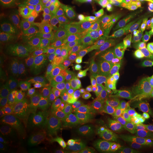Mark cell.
Masks as SVG:
<instances>
[{
	"instance_id": "1f68e13d",
	"label": "cell",
	"mask_w": 153,
	"mask_h": 153,
	"mask_svg": "<svg viewBox=\"0 0 153 153\" xmlns=\"http://www.w3.org/2000/svg\"><path fill=\"white\" fill-rule=\"evenodd\" d=\"M153 90V81L134 85L129 90L139 102L148 93Z\"/></svg>"
},
{
	"instance_id": "7402d4cb",
	"label": "cell",
	"mask_w": 153,
	"mask_h": 153,
	"mask_svg": "<svg viewBox=\"0 0 153 153\" xmlns=\"http://www.w3.org/2000/svg\"><path fill=\"white\" fill-rule=\"evenodd\" d=\"M124 138L116 131H113L105 139L103 145L92 153H111L120 149Z\"/></svg>"
},
{
	"instance_id": "4dcf8cb0",
	"label": "cell",
	"mask_w": 153,
	"mask_h": 153,
	"mask_svg": "<svg viewBox=\"0 0 153 153\" xmlns=\"http://www.w3.org/2000/svg\"><path fill=\"white\" fill-rule=\"evenodd\" d=\"M105 30V28H93L86 26L85 31L87 34V38L83 43L100 46V43Z\"/></svg>"
},
{
	"instance_id": "44dd1931",
	"label": "cell",
	"mask_w": 153,
	"mask_h": 153,
	"mask_svg": "<svg viewBox=\"0 0 153 153\" xmlns=\"http://www.w3.org/2000/svg\"><path fill=\"white\" fill-rule=\"evenodd\" d=\"M115 38L118 41L124 55L128 54V52L133 48H137L139 42L137 39L129 31L123 33H114Z\"/></svg>"
},
{
	"instance_id": "816d5d0a",
	"label": "cell",
	"mask_w": 153,
	"mask_h": 153,
	"mask_svg": "<svg viewBox=\"0 0 153 153\" xmlns=\"http://www.w3.org/2000/svg\"><path fill=\"white\" fill-rule=\"evenodd\" d=\"M140 47L142 48H144L153 49V44H142Z\"/></svg>"
},
{
	"instance_id": "ab89813d",
	"label": "cell",
	"mask_w": 153,
	"mask_h": 153,
	"mask_svg": "<svg viewBox=\"0 0 153 153\" xmlns=\"http://www.w3.org/2000/svg\"><path fill=\"white\" fill-rule=\"evenodd\" d=\"M71 35L65 31L61 30L60 33L53 37H47V40L56 43L60 44L62 46H65L68 45V43L69 40Z\"/></svg>"
},
{
	"instance_id": "5b68a950",
	"label": "cell",
	"mask_w": 153,
	"mask_h": 153,
	"mask_svg": "<svg viewBox=\"0 0 153 153\" xmlns=\"http://www.w3.org/2000/svg\"><path fill=\"white\" fill-rule=\"evenodd\" d=\"M78 64V57L72 51H65L47 66L45 76L51 84L61 76L72 71Z\"/></svg>"
},
{
	"instance_id": "680465c9",
	"label": "cell",
	"mask_w": 153,
	"mask_h": 153,
	"mask_svg": "<svg viewBox=\"0 0 153 153\" xmlns=\"http://www.w3.org/2000/svg\"><path fill=\"white\" fill-rule=\"evenodd\" d=\"M25 153V152H21V153Z\"/></svg>"
},
{
	"instance_id": "8d00e7d4",
	"label": "cell",
	"mask_w": 153,
	"mask_h": 153,
	"mask_svg": "<svg viewBox=\"0 0 153 153\" xmlns=\"http://www.w3.org/2000/svg\"><path fill=\"white\" fill-rule=\"evenodd\" d=\"M153 117V105L144 106L137 111L134 117L148 125Z\"/></svg>"
},
{
	"instance_id": "9f6ffc18",
	"label": "cell",
	"mask_w": 153,
	"mask_h": 153,
	"mask_svg": "<svg viewBox=\"0 0 153 153\" xmlns=\"http://www.w3.org/2000/svg\"><path fill=\"white\" fill-rule=\"evenodd\" d=\"M87 153L86 152H74V153Z\"/></svg>"
},
{
	"instance_id": "db71d44e",
	"label": "cell",
	"mask_w": 153,
	"mask_h": 153,
	"mask_svg": "<svg viewBox=\"0 0 153 153\" xmlns=\"http://www.w3.org/2000/svg\"><path fill=\"white\" fill-rule=\"evenodd\" d=\"M149 137L151 140L153 141V129H151V131H149Z\"/></svg>"
},
{
	"instance_id": "9c48e42d",
	"label": "cell",
	"mask_w": 153,
	"mask_h": 153,
	"mask_svg": "<svg viewBox=\"0 0 153 153\" xmlns=\"http://www.w3.org/2000/svg\"><path fill=\"white\" fill-rule=\"evenodd\" d=\"M121 13L124 14L133 31L141 38L149 36L152 31V28L144 14L139 11L131 10L124 7L123 8Z\"/></svg>"
},
{
	"instance_id": "ba28073f",
	"label": "cell",
	"mask_w": 153,
	"mask_h": 153,
	"mask_svg": "<svg viewBox=\"0 0 153 153\" xmlns=\"http://www.w3.org/2000/svg\"><path fill=\"white\" fill-rule=\"evenodd\" d=\"M30 69L1 64L0 66L1 83L6 86H11L26 82L32 78L33 74Z\"/></svg>"
},
{
	"instance_id": "4316f807",
	"label": "cell",
	"mask_w": 153,
	"mask_h": 153,
	"mask_svg": "<svg viewBox=\"0 0 153 153\" xmlns=\"http://www.w3.org/2000/svg\"><path fill=\"white\" fill-rule=\"evenodd\" d=\"M137 100L129 91L126 93L121 108L127 115L128 120L135 116L137 112Z\"/></svg>"
},
{
	"instance_id": "83f0119b",
	"label": "cell",
	"mask_w": 153,
	"mask_h": 153,
	"mask_svg": "<svg viewBox=\"0 0 153 153\" xmlns=\"http://www.w3.org/2000/svg\"><path fill=\"white\" fill-rule=\"evenodd\" d=\"M113 131L109 130L105 126L98 127L94 133L93 141L91 145L90 153H92L100 148L104 143L107 137Z\"/></svg>"
},
{
	"instance_id": "94428289",
	"label": "cell",
	"mask_w": 153,
	"mask_h": 153,
	"mask_svg": "<svg viewBox=\"0 0 153 153\" xmlns=\"http://www.w3.org/2000/svg\"></svg>"
},
{
	"instance_id": "74e56055",
	"label": "cell",
	"mask_w": 153,
	"mask_h": 153,
	"mask_svg": "<svg viewBox=\"0 0 153 153\" xmlns=\"http://www.w3.org/2000/svg\"><path fill=\"white\" fill-rule=\"evenodd\" d=\"M99 18L102 25L105 28H110L112 26L115 19L117 16H115L108 8L103 7L98 15Z\"/></svg>"
},
{
	"instance_id": "8992f818",
	"label": "cell",
	"mask_w": 153,
	"mask_h": 153,
	"mask_svg": "<svg viewBox=\"0 0 153 153\" xmlns=\"http://www.w3.org/2000/svg\"><path fill=\"white\" fill-rule=\"evenodd\" d=\"M69 51L74 52L78 57V64L85 67L96 66L103 64L106 56L100 46L83 44L81 45H69Z\"/></svg>"
},
{
	"instance_id": "6f0895ef",
	"label": "cell",
	"mask_w": 153,
	"mask_h": 153,
	"mask_svg": "<svg viewBox=\"0 0 153 153\" xmlns=\"http://www.w3.org/2000/svg\"><path fill=\"white\" fill-rule=\"evenodd\" d=\"M149 153H153V152H152L151 151H150V152H149Z\"/></svg>"
},
{
	"instance_id": "4fadbf2b",
	"label": "cell",
	"mask_w": 153,
	"mask_h": 153,
	"mask_svg": "<svg viewBox=\"0 0 153 153\" xmlns=\"http://www.w3.org/2000/svg\"><path fill=\"white\" fill-rule=\"evenodd\" d=\"M72 71L76 72L82 76H90L100 80L102 85L105 86L112 79L109 68L104 63L101 65L85 67L76 64Z\"/></svg>"
},
{
	"instance_id": "d590c367",
	"label": "cell",
	"mask_w": 153,
	"mask_h": 153,
	"mask_svg": "<svg viewBox=\"0 0 153 153\" xmlns=\"http://www.w3.org/2000/svg\"><path fill=\"white\" fill-rule=\"evenodd\" d=\"M93 111L97 120L102 126H104L106 124L109 119V116L114 112L113 109L111 108L109 105L105 107L94 109Z\"/></svg>"
},
{
	"instance_id": "d6a6232c",
	"label": "cell",
	"mask_w": 153,
	"mask_h": 153,
	"mask_svg": "<svg viewBox=\"0 0 153 153\" xmlns=\"http://www.w3.org/2000/svg\"><path fill=\"white\" fill-rule=\"evenodd\" d=\"M111 99L112 95H107L99 91L91 97V107H93L94 109H97L108 106Z\"/></svg>"
},
{
	"instance_id": "bcb514c9",
	"label": "cell",
	"mask_w": 153,
	"mask_h": 153,
	"mask_svg": "<svg viewBox=\"0 0 153 153\" xmlns=\"http://www.w3.org/2000/svg\"><path fill=\"white\" fill-rule=\"evenodd\" d=\"M76 27L72 23L71 21L69 19L66 20L64 23L62 30L66 33H69L70 35H73L74 33L76 32Z\"/></svg>"
},
{
	"instance_id": "6da1fadb",
	"label": "cell",
	"mask_w": 153,
	"mask_h": 153,
	"mask_svg": "<svg viewBox=\"0 0 153 153\" xmlns=\"http://www.w3.org/2000/svg\"><path fill=\"white\" fill-rule=\"evenodd\" d=\"M13 103L17 109L38 115H49L63 105L61 99L51 90L43 88H22L15 92Z\"/></svg>"
},
{
	"instance_id": "277c9868",
	"label": "cell",
	"mask_w": 153,
	"mask_h": 153,
	"mask_svg": "<svg viewBox=\"0 0 153 153\" xmlns=\"http://www.w3.org/2000/svg\"><path fill=\"white\" fill-rule=\"evenodd\" d=\"M83 76L71 71L63 75L51 84V90L57 94L62 100L63 105L76 98L75 94Z\"/></svg>"
},
{
	"instance_id": "91938a15",
	"label": "cell",
	"mask_w": 153,
	"mask_h": 153,
	"mask_svg": "<svg viewBox=\"0 0 153 153\" xmlns=\"http://www.w3.org/2000/svg\"><path fill=\"white\" fill-rule=\"evenodd\" d=\"M152 1H153V0H152Z\"/></svg>"
},
{
	"instance_id": "f6af8a7d",
	"label": "cell",
	"mask_w": 153,
	"mask_h": 153,
	"mask_svg": "<svg viewBox=\"0 0 153 153\" xmlns=\"http://www.w3.org/2000/svg\"><path fill=\"white\" fill-rule=\"evenodd\" d=\"M134 148V145L132 141L131 138H124L122 141L120 149H123L126 152L131 153Z\"/></svg>"
},
{
	"instance_id": "b9f144b4",
	"label": "cell",
	"mask_w": 153,
	"mask_h": 153,
	"mask_svg": "<svg viewBox=\"0 0 153 153\" xmlns=\"http://www.w3.org/2000/svg\"><path fill=\"white\" fill-rule=\"evenodd\" d=\"M125 95L126 93H121L112 95V99L109 106L113 109L114 111L121 108Z\"/></svg>"
},
{
	"instance_id": "681fc988",
	"label": "cell",
	"mask_w": 153,
	"mask_h": 153,
	"mask_svg": "<svg viewBox=\"0 0 153 153\" xmlns=\"http://www.w3.org/2000/svg\"><path fill=\"white\" fill-rule=\"evenodd\" d=\"M83 4L86 8L88 10L95 4H96L98 2L101 1V0H82Z\"/></svg>"
},
{
	"instance_id": "f546056e",
	"label": "cell",
	"mask_w": 153,
	"mask_h": 153,
	"mask_svg": "<svg viewBox=\"0 0 153 153\" xmlns=\"http://www.w3.org/2000/svg\"><path fill=\"white\" fill-rule=\"evenodd\" d=\"M88 13V9L84 5L83 1L81 0L79 4L70 12V20L77 27L85 21Z\"/></svg>"
},
{
	"instance_id": "603a6c76",
	"label": "cell",
	"mask_w": 153,
	"mask_h": 153,
	"mask_svg": "<svg viewBox=\"0 0 153 153\" xmlns=\"http://www.w3.org/2000/svg\"><path fill=\"white\" fill-rule=\"evenodd\" d=\"M127 80L123 78H112L111 81L103 86L100 92L109 95L126 93L129 91L126 86Z\"/></svg>"
},
{
	"instance_id": "d6986e66",
	"label": "cell",
	"mask_w": 153,
	"mask_h": 153,
	"mask_svg": "<svg viewBox=\"0 0 153 153\" xmlns=\"http://www.w3.org/2000/svg\"><path fill=\"white\" fill-rule=\"evenodd\" d=\"M101 86L102 82L98 79L83 76L75 94V97L78 98L91 97L100 91Z\"/></svg>"
},
{
	"instance_id": "2e32d148",
	"label": "cell",
	"mask_w": 153,
	"mask_h": 153,
	"mask_svg": "<svg viewBox=\"0 0 153 153\" xmlns=\"http://www.w3.org/2000/svg\"><path fill=\"white\" fill-rule=\"evenodd\" d=\"M65 51H69V45L62 46L53 42L46 40L40 46L41 57L46 66H49L55 59Z\"/></svg>"
},
{
	"instance_id": "c3c4849f",
	"label": "cell",
	"mask_w": 153,
	"mask_h": 153,
	"mask_svg": "<svg viewBox=\"0 0 153 153\" xmlns=\"http://www.w3.org/2000/svg\"><path fill=\"white\" fill-rule=\"evenodd\" d=\"M103 9V6L101 2V1H99L96 4H95L93 6V7H91L90 9H89L88 10V12L90 14H92L94 15H97L98 16L99 13H100V11H102V10Z\"/></svg>"
},
{
	"instance_id": "d4e9b609",
	"label": "cell",
	"mask_w": 153,
	"mask_h": 153,
	"mask_svg": "<svg viewBox=\"0 0 153 153\" xmlns=\"http://www.w3.org/2000/svg\"><path fill=\"white\" fill-rule=\"evenodd\" d=\"M153 81V68L140 69L127 80L126 86L129 91L134 85Z\"/></svg>"
},
{
	"instance_id": "e0dca14e",
	"label": "cell",
	"mask_w": 153,
	"mask_h": 153,
	"mask_svg": "<svg viewBox=\"0 0 153 153\" xmlns=\"http://www.w3.org/2000/svg\"><path fill=\"white\" fill-rule=\"evenodd\" d=\"M128 55L140 69L153 68V49L140 47L131 49Z\"/></svg>"
},
{
	"instance_id": "cb8c5ba5",
	"label": "cell",
	"mask_w": 153,
	"mask_h": 153,
	"mask_svg": "<svg viewBox=\"0 0 153 153\" xmlns=\"http://www.w3.org/2000/svg\"><path fill=\"white\" fill-rule=\"evenodd\" d=\"M128 120L127 115L121 108L112 112L104 126L109 130L115 131L120 128L124 127Z\"/></svg>"
},
{
	"instance_id": "5bb4252c",
	"label": "cell",
	"mask_w": 153,
	"mask_h": 153,
	"mask_svg": "<svg viewBox=\"0 0 153 153\" xmlns=\"http://www.w3.org/2000/svg\"><path fill=\"white\" fill-rule=\"evenodd\" d=\"M36 22L47 37H53L61 31L65 21L53 15L38 13Z\"/></svg>"
},
{
	"instance_id": "7bdbcfd3",
	"label": "cell",
	"mask_w": 153,
	"mask_h": 153,
	"mask_svg": "<svg viewBox=\"0 0 153 153\" xmlns=\"http://www.w3.org/2000/svg\"><path fill=\"white\" fill-rule=\"evenodd\" d=\"M134 148L131 153H149L150 151L148 145L134 138H131Z\"/></svg>"
},
{
	"instance_id": "836d02e7",
	"label": "cell",
	"mask_w": 153,
	"mask_h": 153,
	"mask_svg": "<svg viewBox=\"0 0 153 153\" xmlns=\"http://www.w3.org/2000/svg\"><path fill=\"white\" fill-rule=\"evenodd\" d=\"M129 25L130 23L126 16L120 13L116 18L110 29L114 33H118L129 31Z\"/></svg>"
},
{
	"instance_id": "f1b7e54d",
	"label": "cell",
	"mask_w": 153,
	"mask_h": 153,
	"mask_svg": "<svg viewBox=\"0 0 153 153\" xmlns=\"http://www.w3.org/2000/svg\"><path fill=\"white\" fill-rule=\"evenodd\" d=\"M91 97H76L66 104L64 110L70 114L91 107Z\"/></svg>"
},
{
	"instance_id": "7c38bea8",
	"label": "cell",
	"mask_w": 153,
	"mask_h": 153,
	"mask_svg": "<svg viewBox=\"0 0 153 153\" xmlns=\"http://www.w3.org/2000/svg\"><path fill=\"white\" fill-rule=\"evenodd\" d=\"M100 47L104 52L106 59L114 61L121 56H126L122 52L120 46L110 28H105L100 43Z\"/></svg>"
},
{
	"instance_id": "484cf974",
	"label": "cell",
	"mask_w": 153,
	"mask_h": 153,
	"mask_svg": "<svg viewBox=\"0 0 153 153\" xmlns=\"http://www.w3.org/2000/svg\"><path fill=\"white\" fill-rule=\"evenodd\" d=\"M80 2L81 0H45L42 7L71 12Z\"/></svg>"
},
{
	"instance_id": "8fae6325",
	"label": "cell",
	"mask_w": 153,
	"mask_h": 153,
	"mask_svg": "<svg viewBox=\"0 0 153 153\" xmlns=\"http://www.w3.org/2000/svg\"><path fill=\"white\" fill-rule=\"evenodd\" d=\"M140 70L131 59L123 56L113 61L109 67L112 78H119L128 79Z\"/></svg>"
},
{
	"instance_id": "7a4b0ae2",
	"label": "cell",
	"mask_w": 153,
	"mask_h": 153,
	"mask_svg": "<svg viewBox=\"0 0 153 153\" xmlns=\"http://www.w3.org/2000/svg\"><path fill=\"white\" fill-rule=\"evenodd\" d=\"M94 115L93 109L89 108L71 114L68 127L60 138L64 148L73 151L85 143L95 126Z\"/></svg>"
},
{
	"instance_id": "f35d334b",
	"label": "cell",
	"mask_w": 153,
	"mask_h": 153,
	"mask_svg": "<svg viewBox=\"0 0 153 153\" xmlns=\"http://www.w3.org/2000/svg\"><path fill=\"white\" fill-rule=\"evenodd\" d=\"M38 13L49 14L51 15H53L59 18L63 21H66L70 19V11L56 10L53 9H47L41 7L38 10Z\"/></svg>"
},
{
	"instance_id": "7dc6e473",
	"label": "cell",
	"mask_w": 153,
	"mask_h": 153,
	"mask_svg": "<svg viewBox=\"0 0 153 153\" xmlns=\"http://www.w3.org/2000/svg\"><path fill=\"white\" fill-rule=\"evenodd\" d=\"M1 153H13L11 145L6 140L5 138L1 134Z\"/></svg>"
},
{
	"instance_id": "ee69618b",
	"label": "cell",
	"mask_w": 153,
	"mask_h": 153,
	"mask_svg": "<svg viewBox=\"0 0 153 153\" xmlns=\"http://www.w3.org/2000/svg\"><path fill=\"white\" fill-rule=\"evenodd\" d=\"M146 105H153V90L148 93L137 103V111Z\"/></svg>"
},
{
	"instance_id": "9a60e30c",
	"label": "cell",
	"mask_w": 153,
	"mask_h": 153,
	"mask_svg": "<svg viewBox=\"0 0 153 153\" xmlns=\"http://www.w3.org/2000/svg\"><path fill=\"white\" fill-rule=\"evenodd\" d=\"M19 35L22 43L34 58H40V36L37 30L33 26H27L22 28Z\"/></svg>"
},
{
	"instance_id": "ffe728a7",
	"label": "cell",
	"mask_w": 153,
	"mask_h": 153,
	"mask_svg": "<svg viewBox=\"0 0 153 153\" xmlns=\"http://www.w3.org/2000/svg\"><path fill=\"white\" fill-rule=\"evenodd\" d=\"M1 5L6 12L16 14L27 10L34 0H0Z\"/></svg>"
},
{
	"instance_id": "11a10c76",
	"label": "cell",
	"mask_w": 153,
	"mask_h": 153,
	"mask_svg": "<svg viewBox=\"0 0 153 153\" xmlns=\"http://www.w3.org/2000/svg\"><path fill=\"white\" fill-rule=\"evenodd\" d=\"M150 123H151V125L153 126V117H152V120H151V121H150Z\"/></svg>"
},
{
	"instance_id": "f5cc1de1",
	"label": "cell",
	"mask_w": 153,
	"mask_h": 153,
	"mask_svg": "<svg viewBox=\"0 0 153 153\" xmlns=\"http://www.w3.org/2000/svg\"><path fill=\"white\" fill-rule=\"evenodd\" d=\"M127 153V152H125L124 150H123V149H117V150H115V152H112V153Z\"/></svg>"
},
{
	"instance_id": "60d3db41",
	"label": "cell",
	"mask_w": 153,
	"mask_h": 153,
	"mask_svg": "<svg viewBox=\"0 0 153 153\" xmlns=\"http://www.w3.org/2000/svg\"><path fill=\"white\" fill-rule=\"evenodd\" d=\"M85 21L87 22V26L93 28H99V29H104L105 28L103 27L102 25L98 16L90 14L88 13Z\"/></svg>"
},
{
	"instance_id": "ac0fdd59",
	"label": "cell",
	"mask_w": 153,
	"mask_h": 153,
	"mask_svg": "<svg viewBox=\"0 0 153 153\" xmlns=\"http://www.w3.org/2000/svg\"><path fill=\"white\" fill-rule=\"evenodd\" d=\"M71 114L64 109L62 111L56 112L55 115L50 117L49 126L53 134L59 138L62 136L68 126Z\"/></svg>"
},
{
	"instance_id": "f907efd6",
	"label": "cell",
	"mask_w": 153,
	"mask_h": 153,
	"mask_svg": "<svg viewBox=\"0 0 153 153\" xmlns=\"http://www.w3.org/2000/svg\"><path fill=\"white\" fill-rule=\"evenodd\" d=\"M115 0H101V2L103 5V7L109 8V6L111 5Z\"/></svg>"
},
{
	"instance_id": "3957f363",
	"label": "cell",
	"mask_w": 153,
	"mask_h": 153,
	"mask_svg": "<svg viewBox=\"0 0 153 153\" xmlns=\"http://www.w3.org/2000/svg\"><path fill=\"white\" fill-rule=\"evenodd\" d=\"M38 123V120L32 116H25L19 121L16 140L23 152L35 153Z\"/></svg>"
},
{
	"instance_id": "52a82bcc",
	"label": "cell",
	"mask_w": 153,
	"mask_h": 153,
	"mask_svg": "<svg viewBox=\"0 0 153 153\" xmlns=\"http://www.w3.org/2000/svg\"><path fill=\"white\" fill-rule=\"evenodd\" d=\"M1 55L9 65L30 70L35 68L34 57L19 47L8 45L1 49Z\"/></svg>"
},
{
	"instance_id": "30bf717a",
	"label": "cell",
	"mask_w": 153,
	"mask_h": 153,
	"mask_svg": "<svg viewBox=\"0 0 153 153\" xmlns=\"http://www.w3.org/2000/svg\"><path fill=\"white\" fill-rule=\"evenodd\" d=\"M49 124L43 120H38L35 153H49L54 148L55 143Z\"/></svg>"
},
{
	"instance_id": "e575fe53",
	"label": "cell",
	"mask_w": 153,
	"mask_h": 153,
	"mask_svg": "<svg viewBox=\"0 0 153 153\" xmlns=\"http://www.w3.org/2000/svg\"><path fill=\"white\" fill-rule=\"evenodd\" d=\"M146 126V124L134 117L128 120L124 128L129 132L131 137L134 138L137 133L140 131Z\"/></svg>"
}]
</instances>
